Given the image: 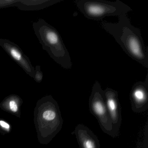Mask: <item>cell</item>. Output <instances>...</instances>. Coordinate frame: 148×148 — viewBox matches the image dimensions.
<instances>
[{
  "label": "cell",
  "instance_id": "cell-1",
  "mask_svg": "<svg viewBox=\"0 0 148 148\" xmlns=\"http://www.w3.org/2000/svg\"><path fill=\"white\" fill-rule=\"evenodd\" d=\"M118 17L117 23L101 21V27L113 37L129 57L148 68V48L145 44L141 31L132 25L127 14Z\"/></svg>",
  "mask_w": 148,
  "mask_h": 148
},
{
  "label": "cell",
  "instance_id": "cell-2",
  "mask_svg": "<svg viewBox=\"0 0 148 148\" xmlns=\"http://www.w3.org/2000/svg\"><path fill=\"white\" fill-rule=\"evenodd\" d=\"M34 116L39 142L48 144L63 126V119L58 103L51 97L41 99L34 108Z\"/></svg>",
  "mask_w": 148,
  "mask_h": 148
},
{
  "label": "cell",
  "instance_id": "cell-3",
  "mask_svg": "<svg viewBox=\"0 0 148 148\" xmlns=\"http://www.w3.org/2000/svg\"><path fill=\"white\" fill-rule=\"evenodd\" d=\"M75 3L86 18L94 21H100L109 16L127 14L132 11L129 6L119 0H76Z\"/></svg>",
  "mask_w": 148,
  "mask_h": 148
},
{
  "label": "cell",
  "instance_id": "cell-4",
  "mask_svg": "<svg viewBox=\"0 0 148 148\" xmlns=\"http://www.w3.org/2000/svg\"><path fill=\"white\" fill-rule=\"evenodd\" d=\"M90 112L97 119L101 130L112 138H116L112 124L107 110L104 97L103 90L100 83L95 81L89 98Z\"/></svg>",
  "mask_w": 148,
  "mask_h": 148
},
{
  "label": "cell",
  "instance_id": "cell-5",
  "mask_svg": "<svg viewBox=\"0 0 148 148\" xmlns=\"http://www.w3.org/2000/svg\"><path fill=\"white\" fill-rule=\"evenodd\" d=\"M103 94L113 131L117 137L119 135V128L122 121L118 93L115 90L107 87L103 90Z\"/></svg>",
  "mask_w": 148,
  "mask_h": 148
},
{
  "label": "cell",
  "instance_id": "cell-6",
  "mask_svg": "<svg viewBox=\"0 0 148 148\" xmlns=\"http://www.w3.org/2000/svg\"><path fill=\"white\" fill-rule=\"evenodd\" d=\"M132 110L136 113H141L148 108V77L145 81H139L133 85L130 94Z\"/></svg>",
  "mask_w": 148,
  "mask_h": 148
},
{
  "label": "cell",
  "instance_id": "cell-7",
  "mask_svg": "<svg viewBox=\"0 0 148 148\" xmlns=\"http://www.w3.org/2000/svg\"><path fill=\"white\" fill-rule=\"evenodd\" d=\"M72 134L76 136L80 148H101L97 137L84 125L78 124Z\"/></svg>",
  "mask_w": 148,
  "mask_h": 148
},
{
  "label": "cell",
  "instance_id": "cell-8",
  "mask_svg": "<svg viewBox=\"0 0 148 148\" xmlns=\"http://www.w3.org/2000/svg\"><path fill=\"white\" fill-rule=\"evenodd\" d=\"M21 100L16 97H10L4 100L0 104L1 110L20 118L21 116Z\"/></svg>",
  "mask_w": 148,
  "mask_h": 148
},
{
  "label": "cell",
  "instance_id": "cell-9",
  "mask_svg": "<svg viewBox=\"0 0 148 148\" xmlns=\"http://www.w3.org/2000/svg\"><path fill=\"white\" fill-rule=\"evenodd\" d=\"M12 127L5 119L0 118V133L3 135L8 134L12 131Z\"/></svg>",
  "mask_w": 148,
  "mask_h": 148
},
{
  "label": "cell",
  "instance_id": "cell-10",
  "mask_svg": "<svg viewBox=\"0 0 148 148\" xmlns=\"http://www.w3.org/2000/svg\"><path fill=\"white\" fill-rule=\"evenodd\" d=\"M11 53L12 56L16 60H20L21 59V54L15 49H12L11 50Z\"/></svg>",
  "mask_w": 148,
  "mask_h": 148
}]
</instances>
